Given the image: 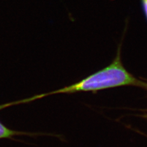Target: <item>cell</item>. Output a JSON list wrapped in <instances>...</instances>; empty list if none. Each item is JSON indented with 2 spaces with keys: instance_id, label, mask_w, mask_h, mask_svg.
Returning <instances> with one entry per match:
<instances>
[{
  "instance_id": "cell-1",
  "label": "cell",
  "mask_w": 147,
  "mask_h": 147,
  "mask_svg": "<svg viewBox=\"0 0 147 147\" xmlns=\"http://www.w3.org/2000/svg\"><path fill=\"white\" fill-rule=\"evenodd\" d=\"M127 85L142 86L144 85V83L133 76L123 66L120 57V47H119L116 57L109 66L75 84L48 93L34 95L30 97V99L32 102L48 96L79 92L91 91L96 93L100 90Z\"/></svg>"
},
{
  "instance_id": "cell-2",
  "label": "cell",
  "mask_w": 147,
  "mask_h": 147,
  "mask_svg": "<svg viewBox=\"0 0 147 147\" xmlns=\"http://www.w3.org/2000/svg\"><path fill=\"white\" fill-rule=\"evenodd\" d=\"M11 106V102H7L3 104L0 105V110H2L4 109L7 108ZM54 136L53 134H44V133H33V132H24V131H18L16 130H13L9 128L4 124L0 121V140L1 139H12L13 137L18 136Z\"/></svg>"
},
{
  "instance_id": "cell-3",
  "label": "cell",
  "mask_w": 147,
  "mask_h": 147,
  "mask_svg": "<svg viewBox=\"0 0 147 147\" xmlns=\"http://www.w3.org/2000/svg\"><path fill=\"white\" fill-rule=\"evenodd\" d=\"M142 7H143L145 15L147 20V0H141Z\"/></svg>"
}]
</instances>
